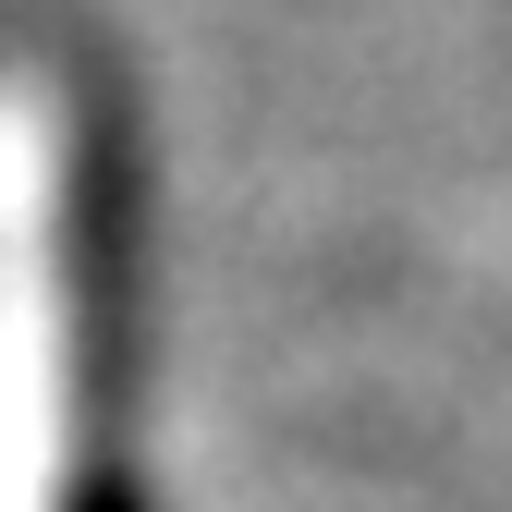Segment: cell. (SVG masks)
I'll return each mask as SVG.
<instances>
[{
	"instance_id": "obj_1",
	"label": "cell",
	"mask_w": 512,
	"mask_h": 512,
	"mask_svg": "<svg viewBox=\"0 0 512 512\" xmlns=\"http://www.w3.org/2000/svg\"><path fill=\"white\" fill-rule=\"evenodd\" d=\"M74 512H135V488H122V464H86V488H74Z\"/></svg>"
}]
</instances>
